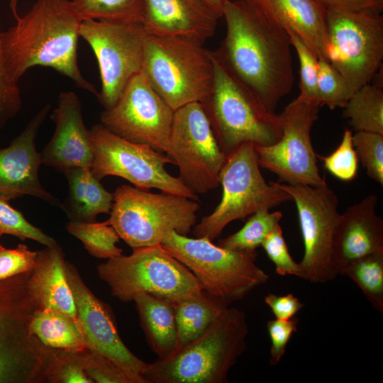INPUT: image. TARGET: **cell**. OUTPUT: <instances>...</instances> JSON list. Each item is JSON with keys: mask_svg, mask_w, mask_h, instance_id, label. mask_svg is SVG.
<instances>
[{"mask_svg": "<svg viewBox=\"0 0 383 383\" xmlns=\"http://www.w3.org/2000/svg\"><path fill=\"white\" fill-rule=\"evenodd\" d=\"M320 106L297 96L279 114L282 135L270 145H255L260 167L275 174L280 183L327 186L317 165L311 131Z\"/></svg>", "mask_w": 383, "mask_h": 383, "instance_id": "cell-15", "label": "cell"}, {"mask_svg": "<svg viewBox=\"0 0 383 383\" xmlns=\"http://www.w3.org/2000/svg\"><path fill=\"white\" fill-rule=\"evenodd\" d=\"M29 327L30 333L47 347L71 353L87 349L84 330L78 316L52 309H38Z\"/></svg>", "mask_w": 383, "mask_h": 383, "instance_id": "cell-27", "label": "cell"}, {"mask_svg": "<svg viewBox=\"0 0 383 383\" xmlns=\"http://www.w3.org/2000/svg\"><path fill=\"white\" fill-rule=\"evenodd\" d=\"M326 9V59L353 95L370 84L382 67L383 17L372 10Z\"/></svg>", "mask_w": 383, "mask_h": 383, "instance_id": "cell-10", "label": "cell"}, {"mask_svg": "<svg viewBox=\"0 0 383 383\" xmlns=\"http://www.w3.org/2000/svg\"><path fill=\"white\" fill-rule=\"evenodd\" d=\"M82 21L139 22L142 23V0H72Z\"/></svg>", "mask_w": 383, "mask_h": 383, "instance_id": "cell-33", "label": "cell"}, {"mask_svg": "<svg viewBox=\"0 0 383 383\" xmlns=\"http://www.w3.org/2000/svg\"><path fill=\"white\" fill-rule=\"evenodd\" d=\"M352 96L342 75L326 60L318 58L316 101L331 109L343 108Z\"/></svg>", "mask_w": 383, "mask_h": 383, "instance_id": "cell-34", "label": "cell"}, {"mask_svg": "<svg viewBox=\"0 0 383 383\" xmlns=\"http://www.w3.org/2000/svg\"><path fill=\"white\" fill-rule=\"evenodd\" d=\"M97 271L112 295L123 302L142 293L173 301L204 289L193 273L161 244L133 248L129 255L108 259Z\"/></svg>", "mask_w": 383, "mask_h": 383, "instance_id": "cell-8", "label": "cell"}, {"mask_svg": "<svg viewBox=\"0 0 383 383\" xmlns=\"http://www.w3.org/2000/svg\"><path fill=\"white\" fill-rule=\"evenodd\" d=\"M99 65L101 88L97 94L105 109L112 108L129 80L142 70L148 35L139 22L88 19L79 27Z\"/></svg>", "mask_w": 383, "mask_h": 383, "instance_id": "cell-13", "label": "cell"}, {"mask_svg": "<svg viewBox=\"0 0 383 383\" xmlns=\"http://www.w3.org/2000/svg\"><path fill=\"white\" fill-rule=\"evenodd\" d=\"M211 53L213 85L201 104L223 152L227 156L245 143L267 146L278 141L282 135L279 115L264 107L216 51Z\"/></svg>", "mask_w": 383, "mask_h": 383, "instance_id": "cell-4", "label": "cell"}, {"mask_svg": "<svg viewBox=\"0 0 383 383\" xmlns=\"http://www.w3.org/2000/svg\"><path fill=\"white\" fill-rule=\"evenodd\" d=\"M245 1H247L250 4L252 3V1H253V0H245Z\"/></svg>", "mask_w": 383, "mask_h": 383, "instance_id": "cell-49", "label": "cell"}, {"mask_svg": "<svg viewBox=\"0 0 383 383\" xmlns=\"http://www.w3.org/2000/svg\"><path fill=\"white\" fill-rule=\"evenodd\" d=\"M141 71L174 111L189 103H201L212 89L211 51L187 38L148 34Z\"/></svg>", "mask_w": 383, "mask_h": 383, "instance_id": "cell-5", "label": "cell"}, {"mask_svg": "<svg viewBox=\"0 0 383 383\" xmlns=\"http://www.w3.org/2000/svg\"><path fill=\"white\" fill-rule=\"evenodd\" d=\"M197 201L172 194H155L129 185L113 193L110 217L120 238L132 248L161 244L172 231L187 235L195 225Z\"/></svg>", "mask_w": 383, "mask_h": 383, "instance_id": "cell-7", "label": "cell"}, {"mask_svg": "<svg viewBox=\"0 0 383 383\" xmlns=\"http://www.w3.org/2000/svg\"><path fill=\"white\" fill-rule=\"evenodd\" d=\"M274 183L292 197L296 207L304 247L299 263L300 278L321 284L334 279L333 248L340 214L336 194L328 185L314 187Z\"/></svg>", "mask_w": 383, "mask_h": 383, "instance_id": "cell-16", "label": "cell"}, {"mask_svg": "<svg viewBox=\"0 0 383 383\" xmlns=\"http://www.w3.org/2000/svg\"><path fill=\"white\" fill-rule=\"evenodd\" d=\"M287 33L299 62L300 93L298 96L318 105L316 101L318 58L299 37L292 32Z\"/></svg>", "mask_w": 383, "mask_h": 383, "instance_id": "cell-37", "label": "cell"}, {"mask_svg": "<svg viewBox=\"0 0 383 383\" xmlns=\"http://www.w3.org/2000/svg\"><path fill=\"white\" fill-rule=\"evenodd\" d=\"M179 348L204 333L228 306L204 289L172 301Z\"/></svg>", "mask_w": 383, "mask_h": 383, "instance_id": "cell-28", "label": "cell"}, {"mask_svg": "<svg viewBox=\"0 0 383 383\" xmlns=\"http://www.w3.org/2000/svg\"><path fill=\"white\" fill-rule=\"evenodd\" d=\"M174 114L140 71L129 80L115 105L101 113L100 120L121 138L167 152Z\"/></svg>", "mask_w": 383, "mask_h": 383, "instance_id": "cell-17", "label": "cell"}, {"mask_svg": "<svg viewBox=\"0 0 383 383\" xmlns=\"http://www.w3.org/2000/svg\"><path fill=\"white\" fill-rule=\"evenodd\" d=\"M30 273L0 280V383L33 382L48 366L47 353L30 331L38 309L28 291Z\"/></svg>", "mask_w": 383, "mask_h": 383, "instance_id": "cell-11", "label": "cell"}, {"mask_svg": "<svg viewBox=\"0 0 383 383\" xmlns=\"http://www.w3.org/2000/svg\"><path fill=\"white\" fill-rule=\"evenodd\" d=\"M2 234L0 233V236Z\"/></svg>", "mask_w": 383, "mask_h": 383, "instance_id": "cell-50", "label": "cell"}, {"mask_svg": "<svg viewBox=\"0 0 383 383\" xmlns=\"http://www.w3.org/2000/svg\"><path fill=\"white\" fill-rule=\"evenodd\" d=\"M18 2V0L9 1V7L15 18H17L19 16L17 12Z\"/></svg>", "mask_w": 383, "mask_h": 383, "instance_id": "cell-48", "label": "cell"}, {"mask_svg": "<svg viewBox=\"0 0 383 383\" xmlns=\"http://www.w3.org/2000/svg\"><path fill=\"white\" fill-rule=\"evenodd\" d=\"M326 7L352 11L372 10L381 13L383 0H319Z\"/></svg>", "mask_w": 383, "mask_h": 383, "instance_id": "cell-45", "label": "cell"}, {"mask_svg": "<svg viewBox=\"0 0 383 383\" xmlns=\"http://www.w3.org/2000/svg\"><path fill=\"white\" fill-rule=\"evenodd\" d=\"M341 275L353 281L372 306L383 313V250L355 260Z\"/></svg>", "mask_w": 383, "mask_h": 383, "instance_id": "cell-30", "label": "cell"}, {"mask_svg": "<svg viewBox=\"0 0 383 383\" xmlns=\"http://www.w3.org/2000/svg\"><path fill=\"white\" fill-rule=\"evenodd\" d=\"M265 302L271 309L276 319L289 320L304 307V304L294 294L285 295L268 294L265 297Z\"/></svg>", "mask_w": 383, "mask_h": 383, "instance_id": "cell-44", "label": "cell"}, {"mask_svg": "<svg viewBox=\"0 0 383 383\" xmlns=\"http://www.w3.org/2000/svg\"><path fill=\"white\" fill-rule=\"evenodd\" d=\"M31 298L38 309H52L73 316L77 312L67 277V264L55 244L39 252V260L28 282Z\"/></svg>", "mask_w": 383, "mask_h": 383, "instance_id": "cell-24", "label": "cell"}, {"mask_svg": "<svg viewBox=\"0 0 383 383\" xmlns=\"http://www.w3.org/2000/svg\"><path fill=\"white\" fill-rule=\"evenodd\" d=\"M299 319L295 316L289 320L274 319L267 322L270 338V365H276L282 359L292 334L297 331Z\"/></svg>", "mask_w": 383, "mask_h": 383, "instance_id": "cell-42", "label": "cell"}, {"mask_svg": "<svg viewBox=\"0 0 383 383\" xmlns=\"http://www.w3.org/2000/svg\"><path fill=\"white\" fill-rule=\"evenodd\" d=\"M21 104L20 88L8 79L0 46V130L16 116L21 110Z\"/></svg>", "mask_w": 383, "mask_h": 383, "instance_id": "cell-43", "label": "cell"}, {"mask_svg": "<svg viewBox=\"0 0 383 383\" xmlns=\"http://www.w3.org/2000/svg\"><path fill=\"white\" fill-rule=\"evenodd\" d=\"M67 277L73 293L77 316L84 330L87 349L117 365L126 374L130 383H145L143 372L147 363L135 356L123 343L107 308L68 265Z\"/></svg>", "mask_w": 383, "mask_h": 383, "instance_id": "cell-18", "label": "cell"}, {"mask_svg": "<svg viewBox=\"0 0 383 383\" xmlns=\"http://www.w3.org/2000/svg\"><path fill=\"white\" fill-rule=\"evenodd\" d=\"M62 365L59 372L60 379L66 383H91L86 373L80 357Z\"/></svg>", "mask_w": 383, "mask_h": 383, "instance_id": "cell-46", "label": "cell"}, {"mask_svg": "<svg viewBox=\"0 0 383 383\" xmlns=\"http://www.w3.org/2000/svg\"><path fill=\"white\" fill-rule=\"evenodd\" d=\"M353 141L359 161L367 176L383 186V135L374 132L357 131Z\"/></svg>", "mask_w": 383, "mask_h": 383, "instance_id": "cell-35", "label": "cell"}, {"mask_svg": "<svg viewBox=\"0 0 383 383\" xmlns=\"http://www.w3.org/2000/svg\"><path fill=\"white\" fill-rule=\"evenodd\" d=\"M38 260L39 252L32 251L25 245L19 244L15 249L0 245V280L32 272Z\"/></svg>", "mask_w": 383, "mask_h": 383, "instance_id": "cell-40", "label": "cell"}, {"mask_svg": "<svg viewBox=\"0 0 383 383\" xmlns=\"http://www.w3.org/2000/svg\"><path fill=\"white\" fill-rule=\"evenodd\" d=\"M50 109L46 104L8 147L0 149V198L9 201L29 195L61 207L62 203L43 187L38 177L43 162L35 140Z\"/></svg>", "mask_w": 383, "mask_h": 383, "instance_id": "cell-19", "label": "cell"}, {"mask_svg": "<svg viewBox=\"0 0 383 383\" xmlns=\"http://www.w3.org/2000/svg\"><path fill=\"white\" fill-rule=\"evenodd\" d=\"M50 118L55 129L40 152L43 164L62 173L75 167L91 168L93 155L89 130L78 96L71 91L61 92Z\"/></svg>", "mask_w": 383, "mask_h": 383, "instance_id": "cell-20", "label": "cell"}, {"mask_svg": "<svg viewBox=\"0 0 383 383\" xmlns=\"http://www.w3.org/2000/svg\"><path fill=\"white\" fill-rule=\"evenodd\" d=\"M16 23L0 33V46L9 82L18 84L35 66L50 67L92 94L95 87L82 76L77 58L82 18L70 0H37Z\"/></svg>", "mask_w": 383, "mask_h": 383, "instance_id": "cell-2", "label": "cell"}, {"mask_svg": "<svg viewBox=\"0 0 383 383\" xmlns=\"http://www.w3.org/2000/svg\"><path fill=\"white\" fill-rule=\"evenodd\" d=\"M89 138L93 155L90 170L99 181L116 176L140 189H157L199 201L198 195L166 170L165 165L173 162L164 152L121 138L101 123L89 130Z\"/></svg>", "mask_w": 383, "mask_h": 383, "instance_id": "cell-12", "label": "cell"}, {"mask_svg": "<svg viewBox=\"0 0 383 383\" xmlns=\"http://www.w3.org/2000/svg\"><path fill=\"white\" fill-rule=\"evenodd\" d=\"M282 218V213L279 211H257L239 231L219 240L218 245L231 250L255 251L267 234L279 225Z\"/></svg>", "mask_w": 383, "mask_h": 383, "instance_id": "cell-31", "label": "cell"}, {"mask_svg": "<svg viewBox=\"0 0 383 383\" xmlns=\"http://www.w3.org/2000/svg\"><path fill=\"white\" fill-rule=\"evenodd\" d=\"M213 9L219 13L222 16L223 7L226 0H204Z\"/></svg>", "mask_w": 383, "mask_h": 383, "instance_id": "cell-47", "label": "cell"}, {"mask_svg": "<svg viewBox=\"0 0 383 383\" xmlns=\"http://www.w3.org/2000/svg\"><path fill=\"white\" fill-rule=\"evenodd\" d=\"M250 4L287 32L296 34L318 58L326 59L327 9L319 0H253Z\"/></svg>", "mask_w": 383, "mask_h": 383, "instance_id": "cell-23", "label": "cell"}, {"mask_svg": "<svg viewBox=\"0 0 383 383\" xmlns=\"http://www.w3.org/2000/svg\"><path fill=\"white\" fill-rule=\"evenodd\" d=\"M161 245L193 273L205 291L228 305L243 299L270 278L256 264V250H231L206 238H191L175 231Z\"/></svg>", "mask_w": 383, "mask_h": 383, "instance_id": "cell-6", "label": "cell"}, {"mask_svg": "<svg viewBox=\"0 0 383 383\" xmlns=\"http://www.w3.org/2000/svg\"><path fill=\"white\" fill-rule=\"evenodd\" d=\"M260 167L252 143L242 144L226 156L219 174L221 200L211 214L194 226L196 238L213 240L231 222L292 201L274 182L265 181Z\"/></svg>", "mask_w": 383, "mask_h": 383, "instance_id": "cell-9", "label": "cell"}, {"mask_svg": "<svg viewBox=\"0 0 383 383\" xmlns=\"http://www.w3.org/2000/svg\"><path fill=\"white\" fill-rule=\"evenodd\" d=\"M142 24L148 34L176 36L204 45L222 16L204 0H142Z\"/></svg>", "mask_w": 383, "mask_h": 383, "instance_id": "cell-21", "label": "cell"}, {"mask_svg": "<svg viewBox=\"0 0 383 383\" xmlns=\"http://www.w3.org/2000/svg\"><path fill=\"white\" fill-rule=\"evenodd\" d=\"M166 153L179 168L177 177L195 194H205L219 185L226 155L200 102L174 111Z\"/></svg>", "mask_w": 383, "mask_h": 383, "instance_id": "cell-14", "label": "cell"}, {"mask_svg": "<svg viewBox=\"0 0 383 383\" xmlns=\"http://www.w3.org/2000/svg\"><path fill=\"white\" fill-rule=\"evenodd\" d=\"M261 246L274 263L276 274L301 277L299 264L292 257L279 225L267 234Z\"/></svg>", "mask_w": 383, "mask_h": 383, "instance_id": "cell-39", "label": "cell"}, {"mask_svg": "<svg viewBox=\"0 0 383 383\" xmlns=\"http://www.w3.org/2000/svg\"><path fill=\"white\" fill-rule=\"evenodd\" d=\"M378 198L370 194L340 214L333 248L335 276L355 260L383 250V220L377 213Z\"/></svg>", "mask_w": 383, "mask_h": 383, "instance_id": "cell-22", "label": "cell"}, {"mask_svg": "<svg viewBox=\"0 0 383 383\" xmlns=\"http://www.w3.org/2000/svg\"><path fill=\"white\" fill-rule=\"evenodd\" d=\"M343 109V117L356 132L383 135L382 86L370 83L362 87L353 94Z\"/></svg>", "mask_w": 383, "mask_h": 383, "instance_id": "cell-29", "label": "cell"}, {"mask_svg": "<svg viewBox=\"0 0 383 383\" xmlns=\"http://www.w3.org/2000/svg\"><path fill=\"white\" fill-rule=\"evenodd\" d=\"M80 357L86 373L93 382L130 383L126 374L106 357L91 351Z\"/></svg>", "mask_w": 383, "mask_h": 383, "instance_id": "cell-41", "label": "cell"}, {"mask_svg": "<svg viewBox=\"0 0 383 383\" xmlns=\"http://www.w3.org/2000/svg\"><path fill=\"white\" fill-rule=\"evenodd\" d=\"M0 233L10 234L21 239H31L39 243L51 247L56 243L50 236L30 223L23 214L6 201L0 198Z\"/></svg>", "mask_w": 383, "mask_h": 383, "instance_id": "cell-38", "label": "cell"}, {"mask_svg": "<svg viewBox=\"0 0 383 383\" xmlns=\"http://www.w3.org/2000/svg\"><path fill=\"white\" fill-rule=\"evenodd\" d=\"M353 133L345 129L341 142L329 155L321 156L316 154L323 162L324 168L337 179L353 181L357 175L359 159L353 141Z\"/></svg>", "mask_w": 383, "mask_h": 383, "instance_id": "cell-36", "label": "cell"}, {"mask_svg": "<svg viewBox=\"0 0 383 383\" xmlns=\"http://www.w3.org/2000/svg\"><path fill=\"white\" fill-rule=\"evenodd\" d=\"M226 33L216 52L270 112L293 87L291 38L287 30L245 0H226Z\"/></svg>", "mask_w": 383, "mask_h": 383, "instance_id": "cell-1", "label": "cell"}, {"mask_svg": "<svg viewBox=\"0 0 383 383\" xmlns=\"http://www.w3.org/2000/svg\"><path fill=\"white\" fill-rule=\"evenodd\" d=\"M133 301L151 350L159 359L169 357L179 348L172 301L147 293L138 294Z\"/></svg>", "mask_w": 383, "mask_h": 383, "instance_id": "cell-25", "label": "cell"}, {"mask_svg": "<svg viewBox=\"0 0 383 383\" xmlns=\"http://www.w3.org/2000/svg\"><path fill=\"white\" fill-rule=\"evenodd\" d=\"M244 311L227 307L201 335L169 357L147 363L145 383H227L230 370L247 348Z\"/></svg>", "mask_w": 383, "mask_h": 383, "instance_id": "cell-3", "label": "cell"}, {"mask_svg": "<svg viewBox=\"0 0 383 383\" xmlns=\"http://www.w3.org/2000/svg\"><path fill=\"white\" fill-rule=\"evenodd\" d=\"M69 192L61 208L71 221L91 222L100 213H109L113 194L107 191L90 168L75 167L63 172Z\"/></svg>", "mask_w": 383, "mask_h": 383, "instance_id": "cell-26", "label": "cell"}, {"mask_svg": "<svg viewBox=\"0 0 383 383\" xmlns=\"http://www.w3.org/2000/svg\"><path fill=\"white\" fill-rule=\"evenodd\" d=\"M66 229L78 238L90 255L98 258L110 259L122 255L116 246L120 237L113 226L96 222L70 221Z\"/></svg>", "mask_w": 383, "mask_h": 383, "instance_id": "cell-32", "label": "cell"}]
</instances>
